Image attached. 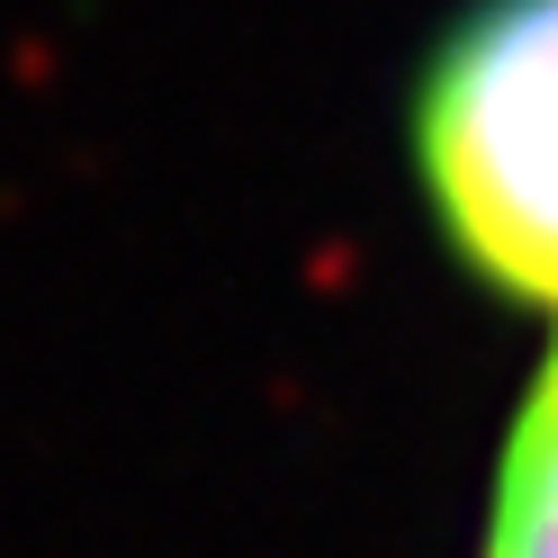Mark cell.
<instances>
[{
    "label": "cell",
    "instance_id": "cell-1",
    "mask_svg": "<svg viewBox=\"0 0 558 558\" xmlns=\"http://www.w3.org/2000/svg\"><path fill=\"white\" fill-rule=\"evenodd\" d=\"M405 145L450 253L558 333V0H469L414 73Z\"/></svg>",
    "mask_w": 558,
    "mask_h": 558
},
{
    "label": "cell",
    "instance_id": "cell-2",
    "mask_svg": "<svg viewBox=\"0 0 558 558\" xmlns=\"http://www.w3.org/2000/svg\"><path fill=\"white\" fill-rule=\"evenodd\" d=\"M477 558H558V352L541 361L532 397H522L513 433H505V469H496Z\"/></svg>",
    "mask_w": 558,
    "mask_h": 558
},
{
    "label": "cell",
    "instance_id": "cell-3",
    "mask_svg": "<svg viewBox=\"0 0 558 558\" xmlns=\"http://www.w3.org/2000/svg\"><path fill=\"white\" fill-rule=\"evenodd\" d=\"M549 352H558V333H549Z\"/></svg>",
    "mask_w": 558,
    "mask_h": 558
}]
</instances>
